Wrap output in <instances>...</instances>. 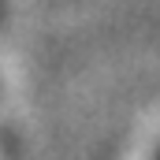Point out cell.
Instances as JSON below:
<instances>
[{
	"label": "cell",
	"mask_w": 160,
	"mask_h": 160,
	"mask_svg": "<svg viewBox=\"0 0 160 160\" xmlns=\"http://www.w3.org/2000/svg\"><path fill=\"white\" fill-rule=\"evenodd\" d=\"M153 160H160V149H157V157H153Z\"/></svg>",
	"instance_id": "cell-1"
}]
</instances>
